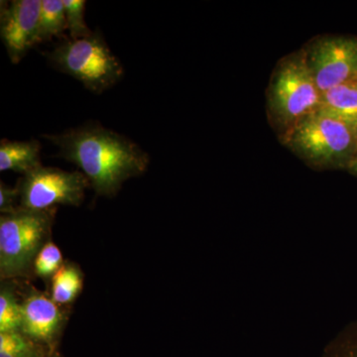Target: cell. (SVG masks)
Here are the masks:
<instances>
[{"mask_svg": "<svg viewBox=\"0 0 357 357\" xmlns=\"http://www.w3.org/2000/svg\"><path fill=\"white\" fill-rule=\"evenodd\" d=\"M43 137L58 147L59 156L81 169L100 196H114L126 181L142 175L149 165V155L142 148L100 124H84Z\"/></svg>", "mask_w": 357, "mask_h": 357, "instance_id": "cell-1", "label": "cell"}, {"mask_svg": "<svg viewBox=\"0 0 357 357\" xmlns=\"http://www.w3.org/2000/svg\"><path fill=\"white\" fill-rule=\"evenodd\" d=\"M267 96L268 114L280 140L321 109L323 93L312 76L305 50L291 54L278 63Z\"/></svg>", "mask_w": 357, "mask_h": 357, "instance_id": "cell-2", "label": "cell"}, {"mask_svg": "<svg viewBox=\"0 0 357 357\" xmlns=\"http://www.w3.org/2000/svg\"><path fill=\"white\" fill-rule=\"evenodd\" d=\"M281 141L318 168L349 169L357 155V130L323 109L301 121Z\"/></svg>", "mask_w": 357, "mask_h": 357, "instance_id": "cell-3", "label": "cell"}, {"mask_svg": "<svg viewBox=\"0 0 357 357\" xmlns=\"http://www.w3.org/2000/svg\"><path fill=\"white\" fill-rule=\"evenodd\" d=\"M47 57L56 69L74 77L91 93L107 91L124 75L123 66L100 31L84 38L66 40Z\"/></svg>", "mask_w": 357, "mask_h": 357, "instance_id": "cell-4", "label": "cell"}, {"mask_svg": "<svg viewBox=\"0 0 357 357\" xmlns=\"http://www.w3.org/2000/svg\"><path fill=\"white\" fill-rule=\"evenodd\" d=\"M56 208L31 211L18 208L0 218V275L23 276L48 243Z\"/></svg>", "mask_w": 357, "mask_h": 357, "instance_id": "cell-5", "label": "cell"}, {"mask_svg": "<svg viewBox=\"0 0 357 357\" xmlns=\"http://www.w3.org/2000/svg\"><path fill=\"white\" fill-rule=\"evenodd\" d=\"M89 185L82 172H69L54 167L40 166L21 178L20 208L49 211L58 204L79 206Z\"/></svg>", "mask_w": 357, "mask_h": 357, "instance_id": "cell-6", "label": "cell"}, {"mask_svg": "<svg viewBox=\"0 0 357 357\" xmlns=\"http://www.w3.org/2000/svg\"><path fill=\"white\" fill-rule=\"evenodd\" d=\"M305 52L321 93L342 84H357V37H321Z\"/></svg>", "mask_w": 357, "mask_h": 357, "instance_id": "cell-7", "label": "cell"}, {"mask_svg": "<svg viewBox=\"0 0 357 357\" xmlns=\"http://www.w3.org/2000/svg\"><path fill=\"white\" fill-rule=\"evenodd\" d=\"M40 10L41 0L1 2L0 37L13 64L38 44Z\"/></svg>", "mask_w": 357, "mask_h": 357, "instance_id": "cell-8", "label": "cell"}, {"mask_svg": "<svg viewBox=\"0 0 357 357\" xmlns=\"http://www.w3.org/2000/svg\"><path fill=\"white\" fill-rule=\"evenodd\" d=\"M21 332L54 352L64 319L57 303L44 294L33 291L21 303Z\"/></svg>", "mask_w": 357, "mask_h": 357, "instance_id": "cell-9", "label": "cell"}, {"mask_svg": "<svg viewBox=\"0 0 357 357\" xmlns=\"http://www.w3.org/2000/svg\"><path fill=\"white\" fill-rule=\"evenodd\" d=\"M40 151L41 144L38 140L2 139L0 142V171H13L24 176L42 166Z\"/></svg>", "mask_w": 357, "mask_h": 357, "instance_id": "cell-10", "label": "cell"}, {"mask_svg": "<svg viewBox=\"0 0 357 357\" xmlns=\"http://www.w3.org/2000/svg\"><path fill=\"white\" fill-rule=\"evenodd\" d=\"M321 109L357 130V84H345L323 93Z\"/></svg>", "mask_w": 357, "mask_h": 357, "instance_id": "cell-11", "label": "cell"}, {"mask_svg": "<svg viewBox=\"0 0 357 357\" xmlns=\"http://www.w3.org/2000/svg\"><path fill=\"white\" fill-rule=\"evenodd\" d=\"M83 284V273L76 265L63 264L52 277L51 298L58 305L70 304L81 293Z\"/></svg>", "mask_w": 357, "mask_h": 357, "instance_id": "cell-12", "label": "cell"}, {"mask_svg": "<svg viewBox=\"0 0 357 357\" xmlns=\"http://www.w3.org/2000/svg\"><path fill=\"white\" fill-rule=\"evenodd\" d=\"M67 29L63 0H41L38 25V43L60 37Z\"/></svg>", "mask_w": 357, "mask_h": 357, "instance_id": "cell-13", "label": "cell"}, {"mask_svg": "<svg viewBox=\"0 0 357 357\" xmlns=\"http://www.w3.org/2000/svg\"><path fill=\"white\" fill-rule=\"evenodd\" d=\"M49 352L53 351L30 340L21 331L0 333V357H42Z\"/></svg>", "mask_w": 357, "mask_h": 357, "instance_id": "cell-14", "label": "cell"}, {"mask_svg": "<svg viewBox=\"0 0 357 357\" xmlns=\"http://www.w3.org/2000/svg\"><path fill=\"white\" fill-rule=\"evenodd\" d=\"M22 310L13 290L1 288L0 292V333L21 330Z\"/></svg>", "mask_w": 357, "mask_h": 357, "instance_id": "cell-15", "label": "cell"}, {"mask_svg": "<svg viewBox=\"0 0 357 357\" xmlns=\"http://www.w3.org/2000/svg\"><path fill=\"white\" fill-rule=\"evenodd\" d=\"M63 3L70 39L84 38L93 34L84 20L86 2L84 0H63Z\"/></svg>", "mask_w": 357, "mask_h": 357, "instance_id": "cell-16", "label": "cell"}, {"mask_svg": "<svg viewBox=\"0 0 357 357\" xmlns=\"http://www.w3.org/2000/svg\"><path fill=\"white\" fill-rule=\"evenodd\" d=\"M62 266V252L60 248L51 241L45 244L33 263L35 274L45 279L53 277Z\"/></svg>", "mask_w": 357, "mask_h": 357, "instance_id": "cell-17", "label": "cell"}, {"mask_svg": "<svg viewBox=\"0 0 357 357\" xmlns=\"http://www.w3.org/2000/svg\"><path fill=\"white\" fill-rule=\"evenodd\" d=\"M18 198H20L18 185L13 188L4 184L3 182L0 183V211L2 213L6 215L17 210L18 208H16L15 204Z\"/></svg>", "mask_w": 357, "mask_h": 357, "instance_id": "cell-18", "label": "cell"}, {"mask_svg": "<svg viewBox=\"0 0 357 357\" xmlns=\"http://www.w3.org/2000/svg\"><path fill=\"white\" fill-rule=\"evenodd\" d=\"M344 357H357V342H352L347 351H345Z\"/></svg>", "mask_w": 357, "mask_h": 357, "instance_id": "cell-19", "label": "cell"}, {"mask_svg": "<svg viewBox=\"0 0 357 357\" xmlns=\"http://www.w3.org/2000/svg\"><path fill=\"white\" fill-rule=\"evenodd\" d=\"M347 170H349L351 172L356 174L357 175V155Z\"/></svg>", "mask_w": 357, "mask_h": 357, "instance_id": "cell-20", "label": "cell"}, {"mask_svg": "<svg viewBox=\"0 0 357 357\" xmlns=\"http://www.w3.org/2000/svg\"><path fill=\"white\" fill-rule=\"evenodd\" d=\"M42 357H58L57 354H55V352H49L46 356Z\"/></svg>", "mask_w": 357, "mask_h": 357, "instance_id": "cell-21", "label": "cell"}]
</instances>
